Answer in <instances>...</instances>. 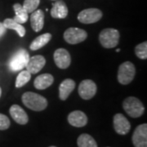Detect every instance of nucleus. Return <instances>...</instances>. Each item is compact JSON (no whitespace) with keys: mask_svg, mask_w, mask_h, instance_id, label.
Masks as SVG:
<instances>
[{"mask_svg":"<svg viewBox=\"0 0 147 147\" xmlns=\"http://www.w3.org/2000/svg\"><path fill=\"white\" fill-rule=\"evenodd\" d=\"M21 100L27 108L34 111H42L47 106V100L45 97L32 92H25L21 96Z\"/></svg>","mask_w":147,"mask_h":147,"instance_id":"1","label":"nucleus"},{"mask_svg":"<svg viewBox=\"0 0 147 147\" xmlns=\"http://www.w3.org/2000/svg\"><path fill=\"white\" fill-rule=\"evenodd\" d=\"M123 108L131 118H139L145 111V107L142 101L134 96L127 97L123 102Z\"/></svg>","mask_w":147,"mask_h":147,"instance_id":"2","label":"nucleus"},{"mask_svg":"<svg viewBox=\"0 0 147 147\" xmlns=\"http://www.w3.org/2000/svg\"><path fill=\"white\" fill-rule=\"evenodd\" d=\"M119 40V32L113 28L103 30L99 34V41L101 46L105 48L115 47Z\"/></svg>","mask_w":147,"mask_h":147,"instance_id":"3","label":"nucleus"},{"mask_svg":"<svg viewBox=\"0 0 147 147\" xmlns=\"http://www.w3.org/2000/svg\"><path fill=\"white\" fill-rule=\"evenodd\" d=\"M136 74V67L131 61H125L119 67L117 79L119 83L123 85L130 84Z\"/></svg>","mask_w":147,"mask_h":147,"instance_id":"4","label":"nucleus"},{"mask_svg":"<svg viewBox=\"0 0 147 147\" xmlns=\"http://www.w3.org/2000/svg\"><path fill=\"white\" fill-rule=\"evenodd\" d=\"M30 59V55L25 49L18 50L11 57L8 62V65L12 71H20L26 66Z\"/></svg>","mask_w":147,"mask_h":147,"instance_id":"5","label":"nucleus"},{"mask_svg":"<svg viewBox=\"0 0 147 147\" xmlns=\"http://www.w3.org/2000/svg\"><path fill=\"white\" fill-rule=\"evenodd\" d=\"M88 37V33L77 27H70L64 33V39L69 44H77L84 42Z\"/></svg>","mask_w":147,"mask_h":147,"instance_id":"6","label":"nucleus"},{"mask_svg":"<svg viewBox=\"0 0 147 147\" xmlns=\"http://www.w3.org/2000/svg\"><path fill=\"white\" fill-rule=\"evenodd\" d=\"M102 16V11L98 8H88L79 12L78 20L83 24H92L100 21Z\"/></svg>","mask_w":147,"mask_h":147,"instance_id":"7","label":"nucleus"},{"mask_svg":"<svg viewBox=\"0 0 147 147\" xmlns=\"http://www.w3.org/2000/svg\"><path fill=\"white\" fill-rule=\"evenodd\" d=\"M97 91L96 85L91 79L83 80L79 86V94L84 100H90L94 96Z\"/></svg>","mask_w":147,"mask_h":147,"instance_id":"8","label":"nucleus"},{"mask_svg":"<svg viewBox=\"0 0 147 147\" xmlns=\"http://www.w3.org/2000/svg\"><path fill=\"white\" fill-rule=\"evenodd\" d=\"M131 141L135 147H147V124L137 126L132 134Z\"/></svg>","mask_w":147,"mask_h":147,"instance_id":"9","label":"nucleus"},{"mask_svg":"<svg viewBox=\"0 0 147 147\" xmlns=\"http://www.w3.org/2000/svg\"><path fill=\"white\" fill-rule=\"evenodd\" d=\"M114 128L119 135H126L131 129V123L128 119L122 114H116L114 116Z\"/></svg>","mask_w":147,"mask_h":147,"instance_id":"10","label":"nucleus"},{"mask_svg":"<svg viewBox=\"0 0 147 147\" xmlns=\"http://www.w3.org/2000/svg\"><path fill=\"white\" fill-rule=\"evenodd\" d=\"M54 61L58 68L67 69L71 63V57L68 51L65 48H58L55 51Z\"/></svg>","mask_w":147,"mask_h":147,"instance_id":"11","label":"nucleus"},{"mask_svg":"<svg viewBox=\"0 0 147 147\" xmlns=\"http://www.w3.org/2000/svg\"><path fill=\"white\" fill-rule=\"evenodd\" d=\"M45 64H46V60L44 57L41 55H37L30 57L26 67V70H28L31 74H34L38 73L44 67Z\"/></svg>","mask_w":147,"mask_h":147,"instance_id":"12","label":"nucleus"},{"mask_svg":"<svg viewBox=\"0 0 147 147\" xmlns=\"http://www.w3.org/2000/svg\"><path fill=\"white\" fill-rule=\"evenodd\" d=\"M67 119L71 126L76 127H83L88 123V117L85 113L80 110H74L69 113Z\"/></svg>","mask_w":147,"mask_h":147,"instance_id":"13","label":"nucleus"},{"mask_svg":"<svg viewBox=\"0 0 147 147\" xmlns=\"http://www.w3.org/2000/svg\"><path fill=\"white\" fill-rule=\"evenodd\" d=\"M9 113L11 118L13 119V120L21 125L26 124L29 121V117L27 115L26 112L23 110V108H21L20 105H11L9 109Z\"/></svg>","mask_w":147,"mask_h":147,"instance_id":"14","label":"nucleus"},{"mask_svg":"<svg viewBox=\"0 0 147 147\" xmlns=\"http://www.w3.org/2000/svg\"><path fill=\"white\" fill-rule=\"evenodd\" d=\"M67 15L68 8L65 2L62 0H56L51 10V16L56 19H64Z\"/></svg>","mask_w":147,"mask_h":147,"instance_id":"15","label":"nucleus"},{"mask_svg":"<svg viewBox=\"0 0 147 147\" xmlns=\"http://www.w3.org/2000/svg\"><path fill=\"white\" fill-rule=\"evenodd\" d=\"M75 82L73 79H66L59 86V97L61 100H65L75 88Z\"/></svg>","mask_w":147,"mask_h":147,"instance_id":"16","label":"nucleus"},{"mask_svg":"<svg viewBox=\"0 0 147 147\" xmlns=\"http://www.w3.org/2000/svg\"><path fill=\"white\" fill-rule=\"evenodd\" d=\"M30 25L33 30L39 32L44 25V12L40 9L34 11L30 15Z\"/></svg>","mask_w":147,"mask_h":147,"instance_id":"17","label":"nucleus"},{"mask_svg":"<svg viewBox=\"0 0 147 147\" xmlns=\"http://www.w3.org/2000/svg\"><path fill=\"white\" fill-rule=\"evenodd\" d=\"M54 82V78L51 74H42L34 79V88L38 90H44L49 88Z\"/></svg>","mask_w":147,"mask_h":147,"instance_id":"18","label":"nucleus"},{"mask_svg":"<svg viewBox=\"0 0 147 147\" xmlns=\"http://www.w3.org/2000/svg\"><path fill=\"white\" fill-rule=\"evenodd\" d=\"M52 39V34L50 33H46V34H42L38 37H37L36 38H34L32 42L30 43V48L33 51H36L42 47H44L48 42Z\"/></svg>","mask_w":147,"mask_h":147,"instance_id":"19","label":"nucleus"},{"mask_svg":"<svg viewBox=\"0 0 147 147\" xmlns=\"http://www.w3.org/2000/svg\"><path fill=\"white\" fill-rule=\"evenodd\" d=\"M13 9L15 11V13H16L14 18H12L14 21H16L19 24H24L28 21V18H29L28 14L29 13L23 7V6L21 5L20 3H15L13 5Z\"/></svg>","mask_w":147,"mask_h":147,"instance_id":"20","label":"nucleus"},{"mask_svg":"<svg viewBox=\"0 0 147 147\" xmlns=\"http://www.w3.org/2000/svg\"><path fill=\"white\" fill-rule=\"evenodd\" d=\"M3 26L6 29L9 30H14L17 32L18 35L20 37H24L26 34V29L21 24L17 23L16 21H14L12 18H7L3 21Z\"/></svg>","mask_w":147,"mask_h":147,"instance_id":"21","label":"nucleus"},{"mask_svg":"<svg viewBox=\"0 0 147 147\" xmlns=\"http://www.w3.org/2000/svg\"><path fill=\"white\" fill-rule=\"evenodd\" d=\"M77 145L79 147H97L96 142L89 134H81L77 139Z\"/></svg>","mask_w":147,"mask_h":147,"instance_id":"22","label":"nucleus"},{"mask_svg":"<svg viewBox=\"0 0 147 147\" xmlns=\"http://www.w3.org/2000/svg\"><path fill=\"white\" fill-rule=\"evenodd\" d=\"M31 74L28 70H22L20 74L17 75L16 79V88H21L30 80Z\"/></svg>","mask_w":147,"mask_h":147,"instance_id":"23","label":"nucleus"},{"mask_svg":"<svg viewBox=\"0 0 147 147\" xmlns=\"http://www.w3.org/2000/svg\"><path fill=\"white\" fill-rule=\"evenodd\" d=\"M135 54L138 58L146 60L147 58V42H143L137 45L135 47Z\"/></svg>","mask_w":147,"mask_h":147,"instance_id":"24","label":"nucleus"},{"mask_svg":"<svg viewBox=\"0 0 147 147\" xmlns=\"http://www.w3.org/2000/svg\"><path fill=\"white\" fill-rule=\"evenodd\" d=\"M40 0H25L23 3V7L26 10L28 13H32L39 6Z\"/></svg>","mask_w":147,"mask_h":147,"instance_id":"25","label":"nucleus"},{"mask_svg":"<svg viewBox=\"0 0 147 147\" xmlns=\"http://www.w3.org/2000/svg\"><path fill=\"white\" fill-rule=\"evenodd\" d=\"M11 125L10 119L3 114H0V130H7Z\"/></svg>","mask_w":147,"mask_h":147,"instance_id":"26","label":"nucleus"},{"mask_svg":"<svg viewBox=\"0 0 147 147\" xmlns=\"http://www.w3.org/2000/svg\"><path fill=\"white\" fill-rule=\"evenodd\" d=\"M6 31H7V29L3 26V23L0 22V38H2V37L5 34Z\"/></svg>","mask_w":147,"mask_h":147,"instance_id":"27","label":"nucleus"},{"mask_svg":"<svg viewBox=\"0 0 147 147\" xmlns=\"http://www.w3.org/2000/svg\"><path fill=\"white\" fill-rule=\"evenodd\" d=\"M115 51L117 52V53H119V52H120V49H119V48H118V49H116Z\"/></svg>","mask_w":147,"mask_h":147,"instance_id":"28","label":"nucleus"},{"mask_svg":"<svg viewBox=\"0 0 147 147\" xmlns=\"http://www.w3.org/2000/svg\"><path fill=\"white\" fill-rule=\"evenodd\" d=\"M1 95H2V89H1V88H0V97H1Z\"/></svg>","mask_w":147,"mask_h":147,"instance_id":"29","label":"nucleus"},{"mask_svg":"<svg viewBox=\"0 0 147 147\" xmlns=\"http://www.w3.org/2000/svg\"><path fill=\"white\" fill-rule=\"evenodd\" d=\"M49 147H57V146H49Z\"/></svg>","mask_w":147,"mask_h":147,"instance_id":"30","label":"nucleus"},{"mask_svg":"<svg viewBox=\"0 0 147 147\" xmlns=\"http://www.w3.org/2000/svg\"><path fill=\"white\" fill-rule=\"evenodd\" d=\"M53 1H56V0H53Z\"/></svg>","mask_w":147,"mask_h":147,"instance_id":"31","label":"nucleus"},{"mask_svg":"<svg viewBox=\"0 0 147 147\" xmlns=\"http://www.w3.org/2000/svg\"><path fill=\"white\" fill-rule=\"evenodd\" d=\"M108 147H109V146H108Z\"/></svg>","mask_w":147,"mask_h":147,"instance_id":"32","label":"nucleus"}]
</instances>
